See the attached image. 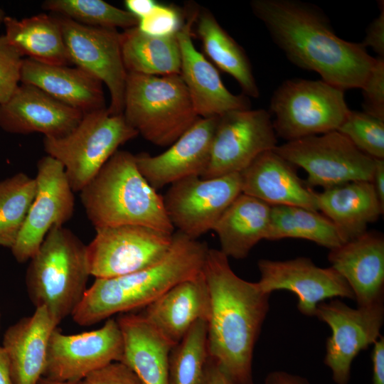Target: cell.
<instances>
[{"instance_id":"cell-40","label":"cell","mask_w":384,"mask_h":384,"mask_svg":"<svg viewBox=\"0 0 384 384\" xmlns=\"http://www.w3.org/2000/svg\"><path fill=\"white\" fill-rule=\"evenodd\" d=\"M75 384H143L125 364L116 361L100 368Z\"/></svg>"},{"instance_id":"cell-31","label":"cell","mask_w":384,"mask_h":384,"mask_svg":"<svg viewBox=\"0 0 384 384\" xmlns=\"http://www.w3.org/2000/svg\"><path fill=\"white\" fill-rule=\"evenodd\" d=\"M196 20V31L208 57L218 68L235 79L244 95L258 97L259 88L244 49L223 29L210 12L198 13Z\"/></svg>"},{"instance_id":"cell-19","label":"cell","mask_w":384,"mask_h":384,"mask_svg":"<svg viewBox=\"0 0 384 384\" xmlns=\"http://www.w3.org/2000/svg\"><path fill=\"white\" fill-rule=\"evenodd\" d=\"M198 11L189 15L176 33L181 51V70L194 110L199 117H219L233 110H248V97L235 95L224 85L218 70L197 50L192 41V26Z\"/></svg>"},{"instance_id":"cell-10","label":"cell","mask_w":384,"mask_h":384,"mask_svg":"<svg viewBox=\"0 0 384 384\" xmlns=\"http://www.w3.org/2000/svg\"><path fill=\"white\" fill-rule=\"evenodd\" d=\"M87 245L91 276L115 277L146 268L170 250L173 234L142 225L97 228Z\"/></svg>"},{"instance_id":"cell-13","label":"cell","mask_w":384,"mask_h":384,"mask_svg":"<svg viewBox=\"0 0 384 384\" xmlns=\"http://www.w3.org/2000/svg\"><path fill=\"white\" fill-rule=\"evenodd\" d=\"M71 64L90 73L108 88V112L122 114L127 71L121 50V33L117 29L83 25L55 15Z\"/></svg>"},{"instance_id":"cell-42","label":"cell","mask_w":384,"mask_h":384,"mask_svg":"<svg viewBox=\"0 0 384 384\" xmlns=\"http://www.w3.org/2000/svg\"><path fill=\"white\" fill-rule=\"evenodd\" d=\"M373 384H384V337L380 336L373 343L371 353Z\"/></svg>"},{"instance_id":"cell-23","label":"cell","mask_w":384,"mask_h":384,"mask_svg":"<svg viewBox=\"0 0 384 384\" xmlns=\"http://www.w3.org/2000/svg\"><path fill=\"white\" fill-rule=\"evenodd\" d=\"M21 83L36 86L82 112L107 108L102 82L79 67L23 59Z\"/></svg>"},{"instance_id":"cell-11","label":"cell","mask_w":384,"mask_h":384,"mask_svg":"<svg viewBox=\"0 0 384 384\" xmlns=\"http://www.w3.org/2000/svg\"><path fill=\"white\" fill-rule=\"evenodd\" d=\"M277 146V136L269 111L248 109L226 112L218 117L209 164L201 178L240 173L259 155Z\"/></svg>"},{"instance_id":"cell-12","label":"cell","mask_w":384,"mask_h":384,"mask_svg":"<svg viewBox=\"0 0 384 384\" xmlns=\"http://www.w3.org/2000/svg\"><path fill=\"white\" fill-rule=\"evenodd\" d=\"M242 193L240 173L212 178L190 177L170 185L163 196L168 217L178 232L193 239L213 230Z\"/></svg>"},{"instance_id":"cell-3","label":"cell","mask_w":384,"mask_h":384,"mask_svg":"<svg viewBox=\"0 0 384 384\" xmlns=\"http://www.w3.org/2000/svg\"><path fill=\"white\" fill-rule=\"evenodd\" d=\"M208 247L177 231L171 247L155 264L115 277L95 279L72 314L81 326H90L116 314L149 304L172 287L203 272Z\"/></svg>"},{"instance_id":"cell-39","label":"cell","mask_w":384,"mask_h":384,"mask_svg":"<svg viewBox=\"0 0 384 384\" xmlns=\"http://www.w3.org/2000/svg\"><path fill=\"white\" fill-rule=\"evenodd\" d=\"M361 89L363 97V112L384 120V58H376Z\"/></svg>"},{"instance_id":"cell-22","label":"cell","mask_w":384,"mask_h":384,"mask_svg":"<svg viewBox=\"0 0 384 384\" xmlns=\"http://www.w3.org/2000/svg\"><path fill=\"white\" fill-rule=\"evenodd\" d=\"M295 168L274 150L267 151L240 173L242 193L270 206L318 210L315 191L300 178Z\"/></svg>"},{"instance_id":"cell-6","label":"cell","mask_w":384,"mask_h":384,"mask_svg":"<svg viewBox=\"0 0 384 384\" xmlns=\"http://www.w3.org/2000/svg\"><path fill=\"white\" fill-rule=\"evenodd\" d=\"M122 114L146 141L169 146L201 117L180 74L127 73Z\"/></svg>"},{"instance_id":"cell-50","label":"cell","mask_w":384,"mask_h":384,"mask_svg":"<svg viewBox=\"0 0 384 384\" xmlns=\"http://www.w3.org/2000/svg\"><path fill=\"white\" fill-rule=\"evenodd\" d=\"M1 310H0V326H1Z\"/></svg>"},{"instance_id":"cell-41","label":"cell","mask_w":384,"mask_h":384,"mask_svg":"<svg viewBox=\"0 0 384 384\" xmlns=\"http://www.w3.org/2000/svg\"><path fill=\"white\" fill-rule=\"evenodd\" d=\"M380 14L368 26L362 45L370 46L378 57L384 58V1H378Z\"/></svg>"},{"instance_id":"cell-15","label":"cell","mask_w":384,"mask_h":384,"mask_svg":"<svg viewBox=\"0 0 384 384\" xmlns=\"http://www.w3.org/2000/svg\"><path fill=\"white\" fill-rule=\"evenodd\" d=\"M315 316L331 329L324 364L336 384H348L356 356L381 336L384 322L383 302L351 308L338 299L318 304Z\"/></svg>"},{"instance_id":"cell-14","label":"cell","mask_w":384,"mask_h":384,"mask_svg":"<svg viewBox=\"0 0 384 384\" xmlns=\"http://www.w3.org/2000/svg\"><path fill=\"white\" fill-rule=\"evenodd\" d=\"M123 338L116 319H106L97 329L65 334L57 327L52 331L47 349L43 377L78 383L111 363L120 361Z\"/></svg>"},{"instance_id":"cell-36","label":"cell","mask_w":384,"mask_h":384,"mask_svg":"<svg viewBox=\"0 0 384 384\" xmlns=\"http://www.w3.org/2000/svg\"><path fill=\"white\" fill-rule=\"evenodd\" d=\"M337 131L364 154L384 159V120L363 111L350 110Z\"/></svg>"},{"instance_id":"cell-45","label":"cell","mask_w":384,"mask_h":384,"mask_svg":"<svg viewBox=\"0 0 384 384\" xmlns=\"http://www.w3.org/2000/svg\"><path fill=\"white\" fill-rule=\"evenodd\" d=\"M372 183L383 207H384V159H375Z\"/></svg>"},{"instance_id":"cell-25","label":"cell","mask_w":384,"mask_h":384,"mask_svg":"<svg viewBox=\"0 0 384 384\" xmlns=\"http://www.w3.org/2000/svg\"><path fill=\"white\" fill-rule=\"evenodd\" d=\"M57 326L45 307H38L6 330L1 346L14 384H37L43 377L49 338Z\"/></svg>"},{"instance_id":"cell-49","label":"cell","mask_w":384,"mask_h":384,"mask_svg":"<svg viewBox=\"0 0 384 384\" xmlns=\"http://www.w3.org/2000/svg\"><path fill=\"white\" fill-rule=\"evenodd\" d=\"M6 15L4 12V11L0 8V26L4 22V19L5 18Z\"/></svg>"},{"instance_id":"cell-24","label":"cell","mask_w":384,"mask_h":384,"mask_svg":"<svg viewBox=\"0 0 384 384\" xmlns=\"http://www.w3.org/2000/svg\"><path fill=\"white\" fill-rule=\"evenodd\" d=\"M209 294L203 272L172 287L141 314L174 345L200 319H208Z\"/></svg>"},{"instance_id":"cell-8","label":"cell","mask_w":384,"mask_h":384,"mask_svg":"<svg viewBox=\"0 0 384 384\" xmlns=\"http://www.w3.org/2000/svg\"><path fill=\"white\" fill-rule=\"evenodd\" d=\"M349 111L343 90L322 80L294 78L274 90L269 112L277 136L289 142L337 130Z\"/></svg>"},{"instance_id":"cell-37","label":"cell","mask_w":384,"mask_h":384,"mask_svg":"<svg viewBox=\"0 0 384 384\" xmlns=\"http://www.w3.org/2000/svg\"><path fill=\"white\" fill-rule=\"evenodd\" d=\"M23 59L6 36H0V105L6 102L19 86Z\"/></svg>"},{"instance_id":"cell-28","label":"cell","mask_w":384,"mask_h":384,"mask_svg":"<svg viewBox=\"0 0 384 384\" xmlns=\"http://www.w3.org/2000/svg\"><path fill=\"white\" fill-rule=\"evenodd\" d=\"M272 206L240 193L223 213L213 230L220 251L228 258H245L260 240L266 239Z\"/></svg>"},{"instance_id":"cell-21","label":"cell","mask_w":384,"mask_h":384,"mask_svg":"<svg viewBox=\"0 0 384 384\" xmlns=\"http://www.w3.org/2000/svg\"><path fill=\"white\" fill-rule=\"evenodd\" d=\"M328 259L351 288L358 306L383 302L384 238L366 231L331 250Z\"/></svg>"},{"instance_id":"cell-16","label":"cell","mask_w":384,"mask_h":384,"mask_svg":"<svg viewBox=\"0 0 384 384\" xmlns=\"http://www.w3.org/2000/svg\"><path fill=\"white\" fill-rule=\"evenodd\" d=\"M36 192L22 229L11 248L15 260L23 263L36 254L49 230L63 226L73 216L74 192L63 166L47 155L37 163Z\"/></svg>"},{"instance_id":"cell-20","label":"cell","mask_w":384,"mask_h":384,"mask_svg":"<svg viewBox=\"0 0 384 384\" xmlns=\"http://www.w3.org/2000/svg\"><path fill=\"white\" fill-rule=\"evenodd\" d=\"M83 114L38 87L21 83L11 97L0 105V127L12 134L38 132L58 138L70 133Z\"/></svg>"},{"instance_id":"cell-38","label":"cell","mask_w":384,"mask_h":384,"mask_svg":"<svg viewBox=\"0 0 384 384\" xmlns=\"http://www.w3.org/2000/svg\"><path fill=\"white\" fill-rule=\"evenodd\" d=\"M183 24L177 9L156 3L148 15L138 20L137 27L149 36H168L176 34Z\"/></svg>"},{"instance_id":"cell-4","label":"cell","mask_w":384,"mask_h":384,"mask_svg":"<svg viewBox=\"0 0 384 384\" xmlns=\"http://www.w3.org/2000/svg\"><path fill=\"white\" fill-rule=\"evenodd\" d=\"M80 193L95 229L136 225L174 233L163 196L142 175L135 155L128 151L117 150Z\"/></svg>"},{"instance_id":"cell-5","label":"cell","mask_w":384,"mask_h":384,"mask_svg":"<svg viewBox=\"0 0 384 384\" xmlns=\"http://www.w3.org/2000/svg\"><path fill=\"white\" fill-rule=\"evenodd\" d=\"M26 286L31 302L45 307L56 324L72 316L87 289V245L70 230L52 228L29 260Z\"/></svg>"},{"instance_id":"cell-7","label":"cell","mask_w":384,"mask_h":384,"mask_svg":"<svg viewBox=\"0 0 384 384\" xmlns=\"http://www.w3.org/2000/svg\"><path fill=\"white\" fill-rule=\"evenodd\" d=\"M137 135L123 114H111L107 107L85 113L70 133L58 138L44 137L43 143L47 155L63 166L73 192H80L119 146Z\"/></svg>"},{"instance_id":"cell-44","label":"cell","mask_w":384,"mask_h":384,"mask_svg":"<svg viewBox=\"0 0 384 384\" xmlns=\"http://www.w3.org/2000/svg\"><path fill=\"white\" fill-rule=\"evenodd\" d=\"M157 2L154 0H126V10L139 19L148 15Z\"/></svg>"},{"instance_id":"cell-26","label":"cell","mask_w":384,"mask_h":384,"mask_svg":"<svg viewBox=\"0 0 384 384\" xmlns=\"http://www.w3.org/2000/svg\"><path fill=\"white\" fill-rule=\"evenodd\" d=\"M116 319L123 338L120 362L143 384H169V359L174 345L141 314H120Z\"/></svg>"},{"instance_id":"cell-32","label":"cell","mask_w":384,"mask_h":384,"mask_svg":"<svg viewBox=\"0 0 384 384\" xmlns=\"http://www.w3.org/2000/svg\"><path fill=\"white\" fill-rule=\"evenodd\" d=\"M299 238L333 250L346 242L336 225L319 210L294 206H272L265 240Z\"/></svg>"},{"instance_id":"cell-34","label":"cell","mask_w":384,"mask_h":384,"mask_svg":"<svg viewBox=\"0 0 384 384\" xmlns=\"http://www.w3.org/2000/svg\"><path fill=\"white\" fill-rule=\"evenodd\" d=\"M36 192L35 178L22 172L0 181V247L11 249L15 243Z\"/></svg>"},{"instance_id":"cell-33","label":"cell","mask_w":384,"mask_h":384,"mask_svg":"<svg viewBox=\"0 0 384 384\" xmlns=\"http://www.w3.org/2000/svg\"><path fill=\"white\" fill-rule=\"evenodd\" d=\"M207 320L197 321L174 345L169 359V384H208Z\"/></svg>"},{"instance_id":"cell-27","label":"cell","mask_w":384,"mask_h":384,"mask_svg":"<svg viewBox=\"0 0 384 384\" xmlns=\"http://www.w3.org/2000/svg\"><path fill=\"white\" fill-rule=\"evenodd\" d=\"M318 210L337 228L346 242L367 231L383 214L371 181H356L315 191Z\"/></svg>"},{"instance_id":"cell-9","label":"cell","mask_w":384,"mask_h":384,"mask_svg":"<svg viewBox=\"0 0 384 384\" xmlns=\"http://www.w3.org/2000/svg\"><path fill=\"white\" fill-rule=\"evenodd\" d=\"M274 150L303 169L307 173L305 182L312 188L372 181L375 159L360 151L337 130L286 142Z\"/></svg>"},{"instance_id":"cell-18","label":"cell","mask_w":384,"mask_h":384,"mask_svg":"<svg viewBox=\"0 0 384 384\" xmlns=\"http://www.w3.org/2000/svg\"><path fill=\"white\" fill-rule=\"evenodd\" d=\"M218 117L199 118L163 153L135 155L139 171L155 190L190 177H202L209 164Z\"/></svg>"},{"instance_id":"cell-48","label":"cell","mask_w":384,"mask_h":384,"mask_svg":"<svg viewBox=\"0 0 384 384\" xmlns=\"http://www.w3.org/2000/svg\"><path fill=\"white\" fill-rule=\"evenodd\" d=\"M76 383L60 381L53 379H50L46 377H42L37 384H75Z\"/></svg>"},{"instance_id":"cell-17","label":"cell","mask_w":384,"mask_h":384,"mask_svg":"<svg viewBox=\"0 0 384 384\" xmlns=\"http://www.w3.org/2000/svg\"><path fill=\"white\" fill-rule=\"evenodd\" d=\"M257 267L261 289L269 294L276 290L292 292L298 298L297 309L306 316H315L318 304L326 299H355L351 288L335 269L318 267L308 257L261 259Z\"/></svg>"},{"instance_id":"cell-46","label":"cell","mask_w":384,"mask_h":384,"mask_svg":"<svg viewBox=\"0 0 384 384\" xmlns=\"http://www.w3.org/2000/svg\"><path fill=\"white\" fill-rule=\"evenodd\" d=\"M208 384H238L233 380L210 358L208 366Z\"/></svg>"},{"instance_id":"cell-30","label":"cell","mask_w":384,"mask_h":384,"mask_svg":"<svg viewBox=\"0 0 384 384\" xmlns=\"http://www.w3.org/2000/svg\"><path fill=\"white\" fill-rule=\"evenodd\" d=\"M121 50L127 73L156 76L180 74L181 51L176 34L153 36L132 27L121 33Z\"/></svg>"},{"instance_id":"cell-29","label":"cell","mask_w":384,"mask_h":384,"mask_svg":"<svg viewBox=\"0 0 384 384\" xmlns=\"http://www.w3.org/2000/svg\"><path fill=\"white\" fill-rule=\"evenodd\" d=\"M8 41L28 58L51 65H71L59 22L55 15L39 14L3 22Z\"/></svg>"},{"instance_id":"cell-1","label":"cell","mask_w":384,"mask_h":384,"mask_svg":"<svg viewBox=\"0 0 384 384\" xmlns=\"http://www.w3.org/2000/svg\"><path fill=\"white\" fill-rule=\"evenodd\" d=\"M250 7L293 64L343 91L362 87L376 58L361 43L338 36L317 6L298 0H252Z\"/></svg>"},{"instance_id":"cell-43","label":"cell","mask_w":384,"mask_h":384,"mask_svg":"<svg viewBox=\"0 0 384 384\" xmlns=\"http://www.w3.org/2000/svg\"><path fill=\"white\" fill-rule=\"evenodd\" d=\"M264 384H311L304 377L284 370H274L269 373Z\"/></svg>"},{"instance_id":"cell-47","label":"cell","mask_w":384,"mask_h":384,"mask_svg":"<svg viewBox=\"0 0 384 384\" xmlns=\"http://www.w3.org/2000/svg\"><path fill=\"white\" fill-rule=\"evenodd\" d=\"M0 384H14L9 360L2 346H0Z\"/></svg>"},{"instance_id":"cell-2","label":"cell","mask_w":384,"mask_h":384,"mask_svg":"<svg viewBox=\"0 0 384 384\" xmlns=\"http://www.w3.org/2000/svg\"><path fill=\"white\" fill-rule=\"evenodd\" d=\"M203 274L209 294L210 358L238 384H253L254 348L269 310V294L238 277L228 257L209 248Z\"/></svg>"},{"instance_id":"cell-35","label":"cell","mask_w":384,"mask_h":384,"mask_svg":"<svg viewBox=\"0 0 384 384\" xmlns=\"http://www.w3.org/2000/svg\"><path fill=\"white\" fill-rule=\"evenodd\" d=\"M42 8L89 26L126 30L138 25V18L128 11L102 0H46Z\"/></svg>"}]
</instances>
